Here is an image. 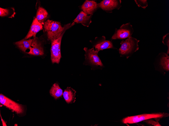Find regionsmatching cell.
<instances>
[{"instance_id":"19","label":"cell","mask_w":169,"mask_h":126,"mask_svg":"<svg viewBox=\"0 0 169 126\" xmlns=\"http://www.w3.org/2000/svg\"><path fill=\"white\" fill-rule=\"evenodd\" d=\"M146 0H135V1L138 7H141L145 9L148 6V3Z\"/></svg>"},{"instance_id":"12","label":"cell","mask_w":169,"mask_h":126,"mask_svg":"<svg viewBox=\"0 0 169 126\" xmlns=\"http://www.w3.org/2000/svg\"><path fill=\"white\" fill-rule=\"evenodd\" d=\"M43 29V25L35 18L33 20L30 30L24 39H27L32 36L35 37L37 33Z\"/></svg>"},{"instance_id":"8","label":"cell","mask_w":169,"mask_h":126,"mask_svg":"<svg viewBox=\"0 0 169 126\" xmlns=\"http://www.w3.org/2000/svg\"><path fill=\"white\" fill-rule=\"evenodd\" d=\"M120 0H103L98 3L99 8L109 13H111L115 9H119L121 7Z\"/></svg>"},{"instance_id":"6","label":"cell","mask_w":169,"mask_h":126,"mask_svg":"<svg viewBox=\"0 0 169 126\" xmlns=\"http://www.w3.org/2000/svg\"><path fill=\"white\" fill-rule=\"evenodd\" d=\"M134 31L132 26L130 23L123 24L119 29L115 28L112 39H121L128 38L131 36Z\"/></svg>"},{"instance_id":"21","label":"cell","mask_w":169,"mask_h":126,"mask_svg":"<svg viewBox=\"0 0 169 126\" xmlns=\"http://www.w3.org/2000/svg\"><path fill=\"white\" fill-rule=\"evenodd\" d=\"M9 13V11L7 9L0 8V16L4 17L8 15Z\"/></svg>"},{"instance_id":"9","label":"cell","mask_w":169,"mask_h":126,"mask_svg":"<svg viewBox=\"0 0 169 126\" xmlns=\"http://www.w3.org/2000/svg\"><path fill=\"white\" fill-rule=\"evenodd\" d=\"M29 51L26 53L34 56H42L44 54V50L41 42L37 37L33 38Z\"/></svg>"},{"instance_id":"4","label":"cell","mask_w":169,"mask_h":126,"mask_svg":"<svg viewBox=\"0 0 169 126\" xmlns=\"http://www.w3.org/2000/svg\"><path fill=\"white\" fill-rule=\"evenodd\" d=\"M169 115L168 113H161L144 114L127 117L122 119V122L125 124L134 123L151 118H161L168 116Z\"/></svg>"},{"instance_id":"23","label":"cell","mask_w":169,"mask_h":126,"mask_svg":"<svg viewBox=\"0 0 169 126\" xmlns=\"http://www.w3.org/2000/svg\"><path fill=\"white\" fill-rule=\"evenodd\" d=\"M0 116L1 117V120H2V123L3 125V126H7V125L6 124V122L4 121L3 120V118H2L1 114H0Z\"/></svg>"},{"instance_id":"10","label":"cell","mask_w":169,"mask_h":126,"mask_svg":"<svg viewBox=\"0 0 169 126\" xmlns=\"http://www.w3.org/2000/svg\"><path fill=\"white\" fill-rule=\"evenodd\" d=\"M95 43L94 45L95 48V51L98 52L102 50L109 48L115 49L112 42L110 41L106 40L104 36L100 37H96L95 39Z\"/></svg>"},{"instance_id":"7","label":"cell","mask_w":169,"mask_h":126,"mask_svg":"<svg viewBox=\"0 0 169 126\" xmlns=\"http://www.w3.org/2000/svg\"><path fill=\"white\" fill-rule=\"evenodd\" d=\"M0 103L17 114H21L24 112V108L22 105L16 102L2 94L0 95Z\"/></svg>"},{"instance_id":"16","label":"cell","mask_w":169,"mask_h":126,"mask_svg":"<svg viewBox=\"0 0 169 126\" xmlns=\"http://www.w3.org/2000/svg\"><path fill=\"white\" fill-rule=\"evenodd\" d=\"M48 15V12L45 9L39 7L37 10L36 18L39 22L44 25Z\"/></svg>"},{"instance_id":"17","label":"cell","mask_w":169,"mask_h":126,"mask_svg":"<svg viewBox=\"0 0 169 126\" xmlns=\"http://www.w3.org/2000/svg\"><path fill=\"white\" fill-rule=\"evenodd\" d=\"M32 41V39L27 40L24 38L15 42V44L22 51L25 52L26 50L31 47Z\"/></svg>"},{"instance_id":"2","label":"cell","mask_w":169,"mask_h":126,"mask_svg":"<svg viewBox=\"0 0 169 126\" xmlns=\"http://www.w3.org/2000/svg\"><path fill=\"white\" fill-rule=\"evenodd\" d=\"M139 40L131 36L125 40L122 41L119 49V53L121 57L125 56L127 58L130 57L139 49L138 43Z\"/></svg>"},{"instance_id":"22","label":"cell","mask_w":169,"mask_h":126,"mask_svg":"<svg viewBox=\"0 0 169 126\" xmlns=\"http://www.w3.org/2000/svg\"><path fill=\"white\" fill-rule=\"evenodd\" d=\"M147 122L149 124H151L154 126H161L158 122H156L152 120H149Z\"/></svg>"},{"instance_id":"11","label":"cell","mask_w":169,"mask_h":126,"mask_svg":"<svg viewBox=\"0 0 169 126\" xmlns=\"http://www.w3.org/2000/svg\"><path fill=\"white\" fill-rule=\"evenodd\" d=\"M81 9L88 15H92L99 8L98 3L94 1L86 0L81 7Z\"/></svg>"},{"instance_id":"18","label":"cell","mask_w":169,"mask_h":126,"mask_svg":"<svg viewBox=\"0 0 169 126\" xmlns=\"http://www.w3.org/2000/svg\"><path fill=\"white\" fill-rule=\"evenodd\" d=\"M51 95L55 99H57L63 95V91L57 83H54L50 91Z\"/></svg>"},{"instance_id":"13","label":"cell","mask_w":169,"mask_h":126,"mask_svg":"<svg viewBox=\"0 0 169 126\" xmlns=\"http://www.w3.org/2000/svg\"><path fill=\"white\" fill-rule=\"evenodd\" d=\"M92 15H88L83 11H81L74 20V23H81L83 25L88 27L92 22Z\"/></svg>"},{"instance_id":"20","label":"cell","mask_w":169,"mask_h":126,"mask_svg":"<svg viewBox=\"0 0 169 126\" xmlns=\"http://www.w3.org/2000/svg\"><path fill=\"white\" fill-rule=\"evenodd\" d=\"M162 42L163 44L166 45L168 47V50L167 52V54H169V33L166 34L164 35L163 37Z\"/></svg>"},{"instance_id":"1","label":"cell","mask_w":169,"mask_h":126,"mask_svg":"<svg viewBox=\"0 0 169 126\" xmlns=\"http://www.w3.org/2000/svg\"><path fill=\"white\" fill-rule=\"evenodd\" d=\"M67 25L63 27L60 22L48 19L44 25V31L46 32L48 39L51 41L59 37Z\"/></svg>"},{"instance_id":"5","label":"cell","mask_w":169,"mask_h":126,"mask_svg":"<svg viewBox=\"0 0 169 126\" xmlns=\"http://www.w3.org/2000/svg\"><path fill=\"white\" fill-rule=\"evenodd\" d=\"M84 50L85 52V60L89 64L93 67L100 68L104 67L98 55V52L94 50V48L88 49L85 47Z\"/></svg>"},{"instance_id":"15","label":"cell","mask_w":169,"mask_h":126,"mask_svg":"<svg viewBox=\"0 0 169 126\" xmlns=\"http://www.w3.org/2000/svg\"><path fill=\"white\" fill-rule=\"evenodd\" d=\"M76 91L70 87H67L63 93L64 98L68 103H72L75 101Z\"/></svg>"},{"instance_id":"3","label":"cell","mask_w":169,"mask_h":126,"mask_svg":"<svg viewBox=\"0 0 169 126\" xmlns=\"http://www.w3.org/2000/svg\"><path fill=\"white\" fill-rule=\"evenodd\" d=\"M74 24V23L71 24L70 23L67 24L65 30L59 37L51 41V60L52 63L58 64L59 63L61 58L60 46L62 36L66 30Z\"/></svg>"},{"instance_id":"14","label":"cell","mask_w":169,"mask_h":126,"mask_svg":"<svg viewBox=\"0 0 169 126\" xmlns=\"http://www.w3.org/2000/svg\"><path fill=\"white\" fill-rule=\"evenodd\" d=\"M158 65L164 70L167 71L169 70V56L164 53L159 54L158 56Z\"/></svg>"}]
</instances>
